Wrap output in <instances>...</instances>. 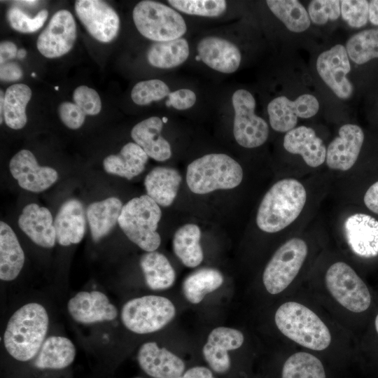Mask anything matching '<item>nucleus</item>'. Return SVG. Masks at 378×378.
<instances>
[{
  "label": "nucleus",
  "mask_w": 378,
  "mask_h": 378,
  "mask_svg": "<svg viewBox=\"0 0 378 378\" xmlns=\"http://www.w3.org/2000/svg\"><path fill=\"white\" fill-rule=\"evenodd\" d=\"M48 325V315L43 306L36 302L23 305L8 321L4 334L7 352L19 361L31 360L46 340Z\"/></svg>",
  "instance_id": "obj_1"
},
{
  "label": "nucleus",
  "mask_w": 378,
  "mask_h": 378,
  "mask_svg": "<svg viewBox=\"0 0 378 378\" xmlns=\"http://www.w3.org/2000/svg\"><path fill=\"white\" fill-rule=\"evenodd\" d=\"M306 201V189L299 181L279 180L264 195L258 209L256 224L263 232H279L299 216Z\"/></svg>",
  "instance_id": "obj_2"
},
{
  "label": "nucleus",
  "mask_w": 378,
  "mask_h": 378,
  "mask_svg": "<svg viewBox=\"0 0 378 378\" xmlns=\"http://www.w3.org/2000/svg\"><path fill=\"white\" fill-rule=\"evenodd\" d=\"M274 321L283 335L304 347L322 351L330 344L328 327L314 312L300 303L281 304L275 313Z\"/></svg>",
  "instance_id": "obj_3"
},
{
  "label": "nucleus",
  "mask_w": 378,
  "mask_h": 378,
  "mask_svg": "<svg viewBox=\"0 0 378 378\" xmlns=\"http://www.w3.org/2000/svg\"><path fill=\"white\" fill-rule=\"evenodd\" d=\"M241 165L224 153H211L190 162L186 172V183L195 194H206L217 190L238 186L243 179Z\"/></svg>",
  "instance_id": "obj_4"
},
{
  "label": "nucleus",
  "mask_w": 378,
  "mask_h": 378,
  "mask_svg": "<svg viewBox=\"0 0 378 378\" xmlns=\"http://www.w3.org/2000/svg\"><path fill=\"white\" fill-rule=\"evenodd\" d=\"M161 216L160 206L144 195L123 205L118 223L130 241L147 252L155 251L161 243L157 232Z\"/></svg>",
  "instance_id": "obj_5"
},
{
  "label": "nucleus",
  "mask_w": 378,
  "mask_h": 378,
  "mask_svg": "<svg viewBox=\"0 0 378 378\" xmlns=\"http://www.w3.org/2000/svg\"><path fill=\"white\" fill-rule=\"evenodd\" d=\"M132 18L139 33L155 42L180 38L187 31L181 14L172 7L155 1L139 2L133 9Z\"/></svg>",
  "instance_id": "obj_6"
},
{
  "label": "nucleus",
  "mask_w": 378,
  "mask_h": 378,
  "mask_svg": "<svg viewBox=\"0 0 378 378\" xmlns=\"http://www.w3.org/2000/svg\"><path fill=\"white\" fill-rule=\"evenodd\" d=\"M176 308L168 298L159 295H144L127 301L121 310L123 325L136 334L160 330L171 322Z\"/></svg>",
  "instance_id": "obj_7"
},
{
  "label": "nucleus",
  "mask_w": 378,
  "mask_h": 378,
  "mask_svg": "<svg viewBox=\"0 0 378 378\" xmlns=\"http://www.w3.org/2000/svg\"><path fill=\"white\" fill-rule=\"evenodd\" d=\"M307 253V245L300 238H292L282 244L263 272L262 281L267 292L276 295L284 290L298 275Z\"/></svg>",
  "instance_id": "obj_8"
},
{
  "label": "nucleus",
  "mask_w": 378,
  "mask_h": 378,
  "mask_svg": "<svg viewBox=\"0 0 378 378\" xmlns=\"http://www.w3.org/2000/svg\"><path fill=\"white\" fill-rule=\"evenodd\" d=\"M325 281L332 296L348 310L360 313L370 307L371 296L367 286L348 264L333 263L326 272Z\"/></svg>",
  "instance_id": "obj_9"
},
{
  "label": "nucleus",
  "mask_w": 378,
  "mask_h": 378,
  "mask_svg": "<svg viewBox=\"0 0 378 378\" xmlns=\"http://www.w3.org/2000/svg\"><path fill=\"white\" fill-rule=\"evenodd\" d=\"M234 116L233 134L236 141L246 148H257L267 139V122L255 113V100L246 90H236L232 97Z\"/></svg>",
  "instance_id": "obj_10"
},
{
  "label": "nucleus",
  "mask_w": 378,
  "mask_h": 378,
  "mask_svg": "<svg viewBox=\"0 0 378 378\" xmlns=\"http://www.w3.org/2000/svg\"><path fill=\"white\" fill-rule=\"evenodd\" d=\"M76 13L88 33L102 43H109L118 34L120 18L115 10L100 0H78Z\"/></svg>",
  "instance_id": "obj_11"
},
{
  "label": "nucleus",
  "mask_w": 378,
  "mask_h": 378,
  "mask_svg": "<svg viewBox=\"0 0 378 378\" xmlns=\"http://www.w3.org/2000/svg\"><path fill=\"white\" fill-rule=\"evenodd\" d=\"M76 38V25L72 14L59 10L51 18L48 26L38 37L40 53L48 58L61 57L73 48Z\"/></svg>",
  "instance_id": "obj_12"
},
{
  "label": "nucleus",
  "mask_w": 378,
  "mask_h": 378,
  "mask_svg": "<svg viewBox=\"0 0 378 378\" xmlns=\"http://www.w3.org/2000/svg\"><path fill=\"white\" fill-rule=\"evenodd\" d=\"M316 69L337 97L347 99L352 95L353 85L346 76L351 71V64L344 46L337 44L321 53L316 60Z\"/></svg>",
  "instance_id": "obj_13"
},
{
  "label": "nucleus",
  "mask_w": 378,
  "mask_h": 378,
  "mask_svg": "<svg viewBox=\"0 0 378 378\" xmlns=\"http://www.w3.org/2000/svg\"><path fill=\"white\" fill-rule=\"evenodd\" d=\"M319 109V103L312 94H303L291 101L285 96L273 99L267 105L270 126L279 132L294 129L298 118H309Z\"/></svg>",
  "instance_id": "obj_14"
},
{
  "label": "nucleus",
  "mask_w": 378,
  "mask_h": 378,
  "mask_svg": "<svg viewBox=\"0 0 378 378\" xmlns=\"http://www.w3.org/2000/svg\"><path fill=\"white\" fill-rule=\"evenodd\" d=\"M9 169L18 185L33 192L47 190L58 178L55 169L40 166L34 154L27 149L20 150L11 158Z\"/></svg>",
  "instance_id": "obj_15"
},
{
  "label": "nucleus",
  "mask_w": 378,
  "mask_h": 378,
  "mask_svg": "<svg viewBox=\"0 0 378 378\" xmlns=\"http://www.w3.org/2000/svg\"><path fill=\"white\" fill-rule=\"evenodd\" d=\"M364 141L362 129L354 124L342 125L326 150L327 166L334 170L347 171L356 163Z\"/></svg>",
  "instance_id": "obj_16"
},
{
  "label": "nucleus",
  "mask_w": 378,
  "mask_h": 378,
  "mask_svg": "<svg viewBox=\"0 0 378 378\" xmlns=\"http://www.w3.org/2000/svg\"><path fill=\"white\" fill-rule=\"evenodd\" d=\"M67 309L74 320L84 324L111 321L118 316L115 306L98 290L78 292L69 300Z\"/></svg>",
  "instance_id": "obj_17"
},
{
  "label": "nucleus",
  "mask_w": 378,
  "mask_h": 378,
  "mask_svg": "<svg viewBox=\"0 0 378 378\" xmlns=\"http://www.w3.org/2000/svg\"><path fill=\"white\" fill-rule=\"evenodd\" d=\"M347 244L351 251L363 258L378 255V220L365 214L349 216L344 225Z\"/></svg>",
  "instance_id": "obj_18"
},
{
  "label": "nucleus",
  "mask_w": 378,
  "mask_h": 378,
  "mask_svg": "<svg viewBox=\"0 0 378 378\" xmlns=\"http://www.w3.org/2000/svg\"><path fill=\"white\" fill-rule=\"evenodd\" d=\"M244 341L242 332L227 327H218L209 333L202 353L210 368L217 373H225L230 367L228 351L239 349Z\"/></svg>",
  "instance_id": "obj_19"
},
{
  "label": "nucleus",
  "mask_w": 378,
  "mask_h": 378,
  "mask_svg": "<svg viewBox=\"0 0 378 378\" xmlns=\"http://www.w3.org/2000/svg\"><path fill=\"white\" fill-rule=\"evenodd\" d=\"M141 368L153 378H177L185 369L183 361L164 347L154 342L143 344L137 354Z\"/></svg>",
  "instance_id": "obj_20"
},
{
  "label": "nucleus",
  "mask_w": 378,
  "mask_h": 378,
  "mask_svg": "<svg viewBox=\"0 0 378 378\" xmlns=\"http://www.w3.org/2000/svg\"><path fill=\"white\" fill-rule=\"evenodd\" d=\"M200 59L209 67L223 74L236 71L241 55L236 45L218 36H206L197 43Z\"/></svg>",
  "instance_id": "obj_21"
},
{
  "label": "nucleus",
  "mask_w": 378,
  "mask_h": 378,
  "mask_svg": "<svg viewBox=\"0 0 378 378\" xmlns=\"http://www.w3.org/2000/svg\"><path fill=\"white\" fill-rule=\"evenodd\" d=\"M85 225L83 203L77 199L65 201L54 220L56 241L64 246L79 243L84 237Z\"/></svg>",
  "instance_id": "obj_22"
},
{
  "label": "nucleus",
  "mask_w": 378,
  "mask_h": 378,
  "mask_svg": "<svg viewBox=\"0 0 378 378\" xmlns=\"http://www.w3.org/2000/svg\"><path fill=\"white\" fill-rule=\"evenodd\" d=\"M20 228L36 244L52 248L56 241L52 216L46 207L32 203L25 206L18 218Z\"/></svg>",
  "instance_id": "obj_23"
},
{
  "label": "nucleus",
  "mask_w": 378,
  "mask_h": 378,
  "mask_svg": "<svg viewBox=\"0 0 378 378\" xmlns=\"http://www.w3.org/2000/svg\"><path fill=\"white\" fill-rule=\"evenodd\" d=\"M283 145L288 153L300 155L309 167H317L326 161L327 148L311 127L300 126L288 131Z\"/></svg>",
  "instance_id": "obj_24"
},
{
  "label": "nucleus",
  "mask_w": 378,
  "mask_h": 378,
  "mask_svg": "<svg viewBox=\"0 0 378 378\" xmlns=\"http://www.w3.org/2000/svg\"><path fill=\"white\" fill-rule=\"evenodd\" d=\"M163 122L157 116L145 119L132 129L131 136L147 155L155 160L163 162L172 156L169 143L161 136Z\"/></svg>",
  "instance_id": "obj_25"
},
{
  "label": "nucleus",
  "mask_w": 378,
  "mask_h": 378,
  "mask_svg": "<svg viewBox=\"0 0 378 378\" xmlns=\"http://www.w3.org/2000/svg\"><path fill=\"white\" fill-rule=\"evenodd\" d=\"M181 179L179 172L174 168L155 167L144 179L147 195L159 206H169L177 195Z\"/></svg>",
  "instance_id": "obj_26"
},
{
  "label": "nucleus",
  "mask_w": 378,
  "mask_h": 378,
  "mask_svg": "<svg viewBox=\"0 0 378 378\" xmlns=\"http://www.w3.org/2000/svg\"><path fill=\"white\" fill-rule=\"evenodd\" d=\"M148 156L136 143L130 142L116 155H110L103 160L104 170L128 180L139 175L145 169Z\"/></svg>",
  "instance_id": "obj_27"
},
{
  "label": "nucleus",
  "mask_w": 378,
  "mask_h": 378,
  "mask_svg": "<svg viewBox=\"0 0 378 378\" xmlns=\"http://www.w3.org/2000/svg\"><path fill=\"white\" fill-rule=\"evenodd\" d=\"M24 263V253L12 228L5 222L0 223V279L14 280Z\"/></svg>",
  "instance_id": "obj_28"
},
{
  "label": "nucleus",
  "mask_w": 378,
  "mask_h": 378,
  "mask_svg": "<svg viewBox=\"0 0 378 378\" xmlns=\"http://www.w3.org/2000/svg\"><path fill=\"white\" fill-rule=\"evenodd\" d=\"M122 202L111 197L91 203L86 211L91 236L94 241L106 236L114 227L122 209Z\"/></svg>",
  "instance_id": "obj_29"
},
{
  "label": "nucleus",
  "mask_w": 378,
  "mask_h": 378,
  "mask_svg": "<svg viewBox=\"0 0 378 378\" xmlns=\"http://www.w3.org/2000/svg\"><path fill=\"white\" fill-rule=\"evenodd\" d=\"M75 356L76 348L69 339L62 336H51L44 341L34 365L39 369H63L73 363Z\"/></svg>",
  "instance_id": "obj_30"
},
{
  "label": "nucleus",
  "mask_w": 378,
  "mask_h": 378,
  "mask_svg": "<svg viewBox=\"0 0 378 378\" xmlns=\"http://www.w3.org/2000/svg\"><path fill=\"white\" fill-rule=\"evenodd\" d=\"M140 265L146 283L151 290H165L173 285L176 273L163 254L155 251L147 252L141 256Z\"/></svg>",
  "instance_id": "obj_31"
},
{
  "label": "nucleus",
  "mask_w": 378,
  "mask_h": 378,
  "mask_svg": "<svg viewBox=\"0 0 378 378\" xmlns=\"http://www.w3.org/2000/svg\"><path fill=\"white\" fill-rule=\"evenodd\" d=\"M201 230L198 225L186 224L179 227L173 238V249L176 255L188 267H195L203 260L200 245Z\"/></svg>",
  "instance_id": "obj_32"
},
{
  "label": "nucleus",
  "mask_w": 378,
  "mask_h": 378,
  "mask_svg": "<svg viewBox=\"0 0 378 378\" xmlns=\"http://www.w3.org/2000/svg\"><path fill=\"white\" fill-rule=\"evenodd\" d=\"M31 97L30 88L22 83L8 87L4 95V120L13 130H20L27 123L26 106Z\"/></svg>",
  "instance_id": "obj_33"
},
{
  "label": "nucleus",
  "mask_w": 378,
  "mask_h": 378,
  "mask_svg": "<svg viewBox=\"0 0 378 378\" xmlns=\"http://www.w3.org/2000/svg\"><path fill=\"white\" fill-rule=\"evenodd\" d=\"M189 52L188 41L180 38L152 44L147 52V59L150 64L155 67L172 69L185 62Z\"/></svg>",
  "instance_id": "obj_34"
},
{
  "label": "nucleus",
  "mask_w": 378,
  "mask_h": 378,
  "mask_svg": "<svg viewBox=\"0 0 378 378\" xmlns=\"http://www.w3.org/2000/svg\"><path fill=\"white\" fill-rule=\"evenodd\" d=\"M223 281V276L218 270L202 268L185 279L182 285L183 293L190 303L198 304L205 295L218 289Z\"/></svg>",
  "instance_id": "obj_35"
},
{
  "label": "nucleus",
  "mask_w": 378,
  "mask_h": 378,
  "mask_svg": "<svg viewBox=\"0 0 378 378\" xmlns=\"http://www.w3.org/2000/svg\"><path fill=\"white\" fill-rule=\"evenodd\" d=\"M267 6L286 28L293 32L307 30L311 23L309 14L303 5L297 0H267Z\"/></svg>",
  "instance_id": "obj_36"
},
{
  "label": "nucleus",
  "mask_w": 378,
  "mask_h": 378,
  "mask_svg": "<svg viewBox=\"0 0 378 378\" xmlns=\"http://www.w3.org/2000/svg\"><path fill=\"white\" fill-rule=\"evenodd\" d=\"M281 378H326V372L317 357L307 352H298L285 361Z\"/></svg>",
  "instance_id": "obj_37"
},
{
  "label": "nucleus",
  "mask_w": 378,
  "mask_h": 378,
  "mask_svg": "<svg viewBox=\"0 0 378 378\" xmlns=\"http://www.w3.org/2000/svg\"><path fill=\"white\" fill-rule=\"evenodd\" d=\"M346 50L349 57L358 64L378 57V29L354 34L346 42Z\"/></svg>",
  "instance_id": "obj_38"
},
{
  "label": "nucleus",
  "mask_w": 378,
  "mask_h": 378,
  "mask_svg": "<svg viewBox=\"0 0 378 378\" xmlns=\"http://www.w3.org/2000/svg\"><path fill=\"white\" fill-rule=\"evenodd\" d=\"M172 7L186 14L203 17H218L227 8L224 0H169Z\"/></svg>",
  "instance_id": "obj_39"
},
{
  "label": "nucleus",
  "mask_w": 378,
  "mask_h": 378,
  "mask_svg": "<svg viewBox=\"0 0 378 378\" xmlns=\"http://www.w3.org/2000/svg\"><path fill=\"white\" fill-rule=\"evenodd\" d=\"M169 86L162 80L151 79L137 83L132 88L131 98L137 105L145 106L169 96Z\"/></svg>",
  "instance_id": "obj_40"
},
{
  "label": "nucleus",
  "mask_w": 378,
  "mask_h": 378,
  "mask_svg": "<svg viewBox=\"0 0 378 378\" xmlns=\"http://www.w3.org/2000/svg\"><path fill=\"white\" fill-rule=\"evenodd\" d=\"M48 15V10H41L36 16L30 18L17 7L9 8L7 12V19L10 27L22 33H31L38 30L45 23Z\"/></svg>",
  "instance_id": "obj_41"
},
{
  "label": "nucleus",
  "mask_w": 378,
  "mask_h": 378,
  "mask_svg": "<svg viewBox=\"0 0 378 378\" xmlns=\"http://www.w3.org/2000/svg\"><path fill=\"white\" fill-rule=\"evenodd\" d=\"M340 8L342 19L350 27H362L369 20V3L366 0H342Z\"/></svg>",
  "instance_id": "obj_42"
},
{
  "label": "nucleus",
  "mask_w": 378,
  "mask_h": 378,
  "mask_svg": "<svg viewBox=\"0 0 378 378\" xmlns=\"http://www.w3.org/2000/svg\"><path fill=\"white\" fill-rule=\"evenodd\" d=\"M308 14L314 24L321 25L336 20L341 14L340 1L314 0L308 6Z\"/></svg>",
  "instance_id": "obj_43"
},
{
  "label": "nucleus",
  "mask_w": 378,
  "mask_h": 378,
  "mask_svg": "<svg viewBox=\"0 0 378 378\" xmlns=\"http://www.w3.org/2000/svg\"><path fill=\"white\" fill-rule=\"evenodd\" d=\"M73 98L75 104L88 115H97L102 109V102L97 92L85 85L74 90Z\"/></svg>",
  "instance_id": "obj_44"
},
{
  "label": "nucleus",
  "mask_w": 378,
  "mask_h": 378,
  "mask_svg": "<svg viewBox=\"0 0 378 378\" xmlns=\"http://www.w3.org/2000/svg\"><path fill=\"white\" fill-rule=\"evenodd\" d=\"M59 116L62 122L71 130L80 128L84 123L86 114L75 103L62 102L58 108Z\"/></svg>",
  "instance_id": "obj_45"
},
{
  "label": "nucleus",
  "mask_w": 378,
  "mask_h": 378,
  "mask_svg": "<svg viewBox=\"0 0 378 378\" xmlns=\"http://www.w3.org/2000/svg\"><path fill=\"white\" fill-rule=\"evenodd\" d=\"M166 105L167 106H172L177 110L188 109L193 106L196 102L195 93L187 88H182L172 92L169 93Z\"/></svg>",
  "instance_id": "obj_46"
},
{
  "label": "nucleus",
  "mask_w": 378,
  "mask_h": 378,
  "mask_svg": "<svg viewBox=\"0 0 378 378\" xmlns=\"http://www.w3.org/2000/svg\"><path fill=\"white\" fill-rule=\"evenodd\" d=\"M22 76L21 67L15 62H8L1 64L0 78L4 81H15Z\"/></svg>",
  "instance_id": "obj_47"
},
{
  "label": "nucleus",
  "mask_w": 378,
  "mask_h": 378,
  "mask_svg": "<svg viewBox=\"0 0 378 378\" xmlns=\"http://www.w3.org/2000/svg\"><path fill=\"white\" fill-rule=\"evenodd\" d=\"M363 200L365 206L370 211L378 214V181L368 189Z\"/></svg>",
  "instance_id": "obj_48"
},
{
  "label": "nucleus",
  "mask_w": 378,
  "mask_h": 378,
  "mask_svg": "<svg viewBox=\"0 0 378 378\" xmlns=\"http://www.w3.org/2000/svg\"><path fill=\"white\" fill-rule=\"evenodd\" d=\"M18 51L17 46L13 42H1L0 44V64L6 63L8 60L17 57Z\"/></svg>",
  "instance_id": "obj_49"
},
{
  "label": "nucleus",
  "mask_w": 378,
  "mask_h": 378,
  "mask_svg": "<svg viewBox=\"0 0 378 378\" xmlns=\"http://www.w3.org/2000/svg\"><path fill=\"white\" fill-rule=\"evenodd\" d=\"M177 378H215L211 371L202 366L193 367Z\"/></svg>",
  "instance_id": "obj_50"
},
{
  "label": "nucleus",
  "mask_w": 378,
  "mask_h": 378,
  "mask_svg": "<svg viewBox=\"0 0 378 378\" xmlns=\"http://www.w3.org/2000/svg\"><path fill=\"white\" fill-rule=\"evenodd\" d=\"M369 20L372 24L378 25V0L369 3Z\"/></svg>",
  "instance_id": "obj_51"
},
{
  "label": "nucleus",
  "mask_w": 378,
  "mask_h": 378,
  "mask_svg": "<svg viewBox=\"0 0 378 378\" xmlns=\"http://www.w3.org/2000/svg\"><path fill=\"white\" fill-rule=\"evenodd\" d=\"M0 94H1V97H0V112H1L0 122L1 124L2 122H3V119H4V95H5V93H4V92L2 90H1Z\"/></svg>",
  "instance_id": "obj_52"
},
{
  "label": "nucleus",
  "mask_w": 378,
  "mask_h": 378,
  "mask_svg": "<svg viewBox=\"0 0 378 378\" xmlns=\"http://www.w3.org/2000/svg\"><path fill=\"white\" fill-rule=\"evenodd\" d=\"M26 55H27L26 50L22 48L18 51L17 57L19 59H23L24 57H25Z\"/></svg>",
  "instance_id": "obj_53"
},
{
  "label": "nucleus",
  "mask_w": 378,
  "mask_h": 378,
  "mask_svg": "<svg viewBox=\"0 0 378 378\" xmlns=\"http://www.w3.org/2000/svg\"><path fill=\"white\" fill-rule=\"evenodd\" d=\"M19 2L26 4V5L31 6V5L36 4L38 1H20Z\"/></svg>",
  "instance_id": "obj_54"
},
{
  "label": "nucleus",
  "mask_w": 378,
  "mask_h": 378,
  "mask_svg": "<svg viewBox=\"0 0 378 378\" xmlns=\"http://www.w3.org/2000/svg\"><path fill=\"white\" fill-rule=\"evenodd\" d=\"M375 328L378 333V314L377 315L376 318H375Z\"/></svg>",
  "instance_id": "obj_55"
},
{
  "label": "nucleus",
  "mask_w": 378,
  "mask_h": 378,
  "mask_svg": "<svg viewBox=\"0 0 378 378\" xmlns=\"http://www.w3.org/2000/svg\"><path fill=\"white\" fill-rule=\"evenodd\" d=\"M55 89L56 90H59L58 86H55Z\"/></svg>",
  "instance_id": "obj_56"
},
{
  "label": "nucleus",
  "mask_w": 378,
  "mask_h": 378,
  "mask_svg": "<svg viewBox=\"0 0 378 378\" xmlns=\"http://www.w3.org/2000/svg\"><path fill=\"white\" fill-rule=\"evenodd\" d=\"M35 75H36L35 73H32V74H31V76H32L33 77H34Z\"/></svg>",
  "instance_id": "obj_57"
},
{
  "label": "nucleus",
  "mask_w": 378,
  "mask_h": 378,
  "mask_svg": "<svg viewBox=\"0 0 378 378\" xmlns=\"http://www.w3.org/2000/svg\"><path fill=\"white\" fill-rule=\"evenodd\" d=\"M137 378H139V377H137Z\"/></svg>",
  "instance_id": "obj_58"
}]
</instances>
